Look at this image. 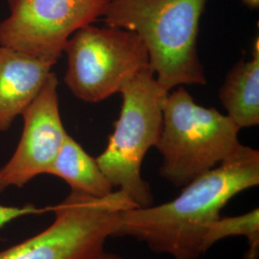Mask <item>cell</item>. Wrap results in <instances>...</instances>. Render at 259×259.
I'll use <instances>...</instances> for the list:
<instances>
[{"label":"cell","mask_w":259,"mask_h":259,"mask_svg":"<svg viewBox=\"0 0 259 259\" xmlns=\"http://www.w3.org/2000/svg\"><path fill=\"white\" fill-rule=\"evenodd\" d=\"M259 185V152L243 145L219 165L195 178L170 202L122 211L113 237H132L174 259L204 254V234L233 197Z\"/></svg>","instance_id":"obj_1"},{"label":"cell","mask_w":259,"mask_h":259,"mask_svg":"<svg viewBox=\"0 0 259 259\" xmlns=\"http://www.w3.org/2000/svg\"><path fill=\"white\" fill-rule=\"evenodd\" d=\"M110 0H8L0 45L57 63L77 30L102 18Z\"/></svg>","instance_id":"obj_7"},{"label":"cell","mask_w":259,"mask_h":259,"mask_svg":"<svg viewBox=\"0 0 259 259\" xmlns=\"http://www.w3.org/2000/svg\"><path fill=\"white\" fill-rule=\"evenodd\" d=\"M207 0H110L107 26L135 32L148 51L150 67L160 87L205 84L197 37Z\"/></svg>","instance_id":"obj_2"},{"label":"cell","mask_w":259,"mask_h":259,"mask_svg":"<svg viewBox=\"0 0 259 259\" xmlns=\"http://www.w3.org/2000/svg\"><path fill=\"white\" fill-rule=\"evenodd\" d=\"M20 117L23 128L18 147L0 167V194L47 174L68 135L60 113L58 79L53 72Z\"/></svg>","instance_id":"obj_8"},{"label":"cell","mask_w":259,"mask_h":259,"mask_svg":"<svg viewBox=\"0 0 259 259\" xmlns=\"http://www.w3.org/2000/svg\"><path fill=\"white\" fill-rule=\"evenodd\" d=\"M54 65L0 45V134L8 131L34 101Z\"/></svg>","instance_id":"obj_9"},{"label":"cell","mask_w":259,"mask_h":259,"mask_svg":"<svg viewBox=\"0 0 259 259\" xmlns=\"http://www.w3.org/2000/svg\"><path fill=\"white\" fill-rule=\"evenodd\" d=\"M239 131L227 114L198 105L184 87H177L162 103L156 145L162 157L160 175L184 187L240 151Z\"/></svg>","instance_id":"obj_3"},{"label":"cell","mask_w":259,"mask_h":259,"mask_svg":"<svg viewBox=\"0 0 259 259\" xmlns=\"http://www.w3.org/2000/svg\"><path fill=\"white\" fill-rule=\"evenodd\" d=\"M219 97L228 116L240 129L259 124V40L249 62L239 61L228 73Z\"/></svg>","instance_id":"obj_10"},{"label":"cell","mask_w":259,"mask_h":259,"mask_svg":"<svg viewBox=\"0 0 259 259\" xmlns=\"http://www.w3.org/2000/svg\"><path fill=\"white\" fill-rule=\"evenodd\" d=\"M232 236H243L247 239L249 249L246 259H258V207L237 216H220L217 220L211 223L204 234L203 242L204 253L215 243Z\"/></svg>","instance_id":"obj_12"},{"label":"cell","mask_w":259,"mask_h":259,"mask_svg":"<svg viewBox=\"0 0 259 259\" xmlns=\"http://www.w3.org/2000/svg\"><path fill=\"white\" fill-rule=\"evenodd\" d=\"M48 209L45 208H37L33 204H26L23 206H9L0 204V230L4 228L9 223L19 219L20 217L27 216V215H34V214H40L45 212Z\"/></svg>","instance_id":"obj_13"},{"label":"cell","mask_w":259,"mask_h":259,"mask_svg":"<svg viewBox=\"0 0 259 259\" xmlns=\"http://www.w3.org/2000/svg\"><path fill=\"white\" fill-rule=\"evenodd\" d=\"M64 52L65 84L83 102L98 103L120 93L139 73L151 68L140 37L121 28L85 25L69 37Z\"/></svg>","instance_id":"obj_6"},{"label":"cell","mask_w":259,"mask_h":259,"mask_svg":"<svg viewBox=\"0 0 259 259\" xmlns=\"http://www.w3.org/2000/svg\"><path fill=\"white\" fill-rule=\"evenodd\" d=\"M135 205L120 190L103 198L70 191L49 207L53 223L42 232L0 251V259H98L113 237L122 211Z\"/></svg>","instance_id":"obj_5"},{"label":"cell","mask_w":259,"mask_h":259,"mask_svg":"<svg viewBox=\"0 0 259 259\" xmlns=\"http://www.w3.org/2000/svg\"><path fill=\"white\" fill-rule=\"evenodd\" d=\"M243 3L251 9H257L259 6V0H243Z\"/></svg>","instance_id":"obj_14"},{"label":"cell","mask_w":259,"mask_h":259,"mask_svg":"<svg viewBox=\"0 0 259 259\" xmlns=\"http://www.w3.org/2000/svg\"><path fill=\"white\" fill-rule=\"evenodd\" d=\"M47 175L62 179L70 186L71 191L95 198L106 197L114 191L96 158L90 156L69 135L66 136Z\"/></svg>","instance_id":"obj_11"},{"label":"cell","mask_w":259,"mask_h":259,"mask_svg":"<svg viewBox=\"0 0 259 259\" xmlns=\"http://www.w3.org/2000/svg\"><path fill=\"white\" fill-rule=\"evenodd\" d=\"M120 93V116L96 161L113 188L117 187L136 207L149 206L154 197L148 183L141 177V166L160 137L162 103L168 93L148 68Z\"/></svg>","instance_id":"obj_4"},{"label":"cell","mask_w":259,"mask_h":259,"mask_svg":"<svg viewBox=\"0 0 259 259\" xmlns=\"http://www.w3.org/2000/svg\"><path fill=\"white\" fill-rule=\"evenodd\" d=\"M98 259H123L119 255H116L114 253H110V252H106L104 251L102 254L100 255V257Z\"/></svg>","instance_id":"obj_15"}]
</instances>
